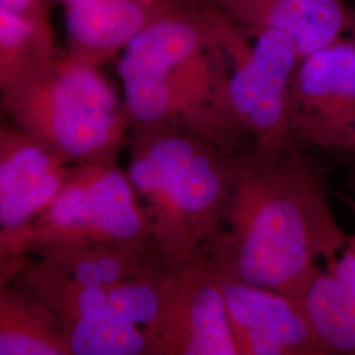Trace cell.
Returning <instances> with one entry per match:
<instances>
[{
  "instance_id": "obj_1",
  "label": "cell",
  "mask_w": 355,
  "mask_h": 355,
  "mask_svg": "<svg viewBox=\"0 0 355 355\" xmlns=\"http://www.w3.org/2000/svg\"><path fill=\"white\" fill-rule=\"evenodd\" d=\"M128 124L136 133L224 120L225 60L215 13L179 0L119 54Z\"/></svg>"
},
{
  "instance_id": "obj_2",
  "label": "cell",
  "mask_w": 355,
  "mask_h": 355,
  "mask_svg": "<svg viewBox=\"0 0 355 355\" xmlns=\"http://www.w3.org/2000/svg\"><path fill=\"white\" fill-rule=\"evenodd\" d=\"M7 119L69 165L114 162L129 128L99 67L57 51L1 94Z\"/></svg>"
},
{
  "instance_id": "obj_3",
  "label": "cell",
  "mask_w": 355,
  "mask_h": 355,
  "mask_svg": "<svg viewBox=\"0 0 355 355\" xmlns=\"http://www.w3.org/2000/svg\"><path fill=\"white\" fill-rule=\"evenodd\" d=\"M248 212L236 257L237 280L292 299H303L318 271L315 258H334L347 241L316 189L297 198L268 189Z\"/></svg>"
},
{
  "instance_id": "obj_4",
  "label": "cell",
  "mask_w": 355,
  "mask_h": 355,
  "mask_svg": "<svg viewBox=\"0 0 355 355\" xmlns=\"http://www.w3.org/2000/svg\"><path fill=\"white\" fill-rule=\"evenodd\" d=\"M146 216L114 162L71 166L62 190L29 233L32 255L99 246H144Z\"/></svg>"
},
{
  "instance_id": "obj_5",
  "label": "cell",
  "mask_w": 355,
  "mask_h": 355,
  "mask_svg": "<svg viewBox=\"0 0 355 355\" xmlns=\"http://www.w3.org/2000/svg\"><path fill=\"white\" fill-rule=\"evenodd\" d=\"M136 136L128 178L137 196L148 204L145 216L150 234L167 255L182 223L209 212L218 202L221 178L192 141L170 129Z\"/></svg>"
},
{
  "instance_id": "obj_6",
  "label": "cell",
  "mask_w": 355,
  "mask_h": 355,
  "mask_svg": "<svg viewBox=\"0 0 355 355\" xmlns=\"http://www.w3.org/2000/svg\"><path fill=\"white\" fill-rule=\"evenodd\" d=\"M225 57L224 119L262 136L290 127V89L300 62L291 40L277 31L250 32L217 13Z\"/></svg>"
},
{
  "instance_id": "obj_7",
  "label": "cell",
  "mask_w": 355,
  "mask_h": 355,
  "mask_svg": "<svg viewBox=\"0 0 355 355\" xmlns=\"http://www.w3.org/2000/svg\"><path fill=\"white\" fill-rule=\"evenodd\" d=\"M290 127L355 162V44L340 38L303 58L292 78Z\"/></svg>"
},
{
  "instance_id": "obj_8",
  "label": "cell",
  "mask_w": 355,
  "mask_h": 355,
  "mask_svg": "<svg viewBox=\"0 0 355 355\" xmlns=\"http://www.w3.org/2000/svg\"><path fill=\"white\" fill-rule=\"evenodd\" d=\"M71 165L12 123L0 130V228L29 233L62 190Z\"/></svg>"
},
{
  "instance_id": "obj_9",
  "label": "cell",
  "mask_w": 355,
  "mask_h": 355,
  "mask_svg": "<svg viewBox=\"0 0 355 355\" xmlns=\"http://www.w3.org/2000/svg\"><path fill=\"white\" fill-rule=\"evenodd\" d=\"M240 354L280 355L318 350L303 303L290 296L242 283L221 284Z\"/></svg>"
},
{
  "instance_id": "obj_10",
  "label": "cell",
  "mask_w": 355,
  "mask_h": 355,
  "mask_svg": "<svg viewBox=\"0 0 355 355\" xmlns=\"http://www.w3.org/2000/svg\"><path fill=\"white\" fill-rule=\"evenodd\" d=\"M250 32L277 31L290 38L300 61L350 31L353 10L345 0H199Z\"/></svg>"
},
{
  "instance_id": "obj_11",
  "label": "cell",
  "mask_w": 355,
  "mask_h": 355,
  "mask_svg": "<svg viewBox=\"0 0 355 355\" xmlns=\"http://www.w3.org/2000/svg\"><path fill=\"white\" fill-rule=\"evenodd\" d=\"M179 0H51L60 3L67 31V53L101 67Z\"/></svg>"
},
{
  "instance_id": "obj_12",
  "label": "cell",
  "mask_w": 355,
  "mask_h": 355,
  "mask_svg": "<svg viewBox=\"0 0 355 355\" xmlns=\"http://www.w3.org/2000/svg\"><path fill=\"white\" fill-rule=\"evenodd\" d=\"M302 303L322 350L355 354V254L343 252L327 272L316 271Z\"/></svg>"
},
{
  "instance_id": "obj_13",
  "label": "cell",
  "mask_w": 355,
  "mask_h": 355,
  "mask_svg": "<svg viewBox=\"0 0 355 355\" xmlns=\"http://www.w3.org/2000/svg\"><path fill=\"white\" fill-rule=\"evenodd\" d=\"M0 355H70L48 309L15 283L0 284Z\"/></svg>"
},
{
  "instance_id": "obj_14",
  "label": "cell",
  "mask_w": 355,
  "mask_h": 355,
  "mask_svg": "<svg viewBox=\"0 0 355 355\" xmlns=\"http://www.w3.org/2000/svg\"><path fill=\"white\" fill-rule=\"evenodd\" d=\"M183 315L186 318L182 322L184 327V331H182L183 341L178 346V349L182 350L180 353L189 355L240 354L221 286L209 283L196 288L191 297L190 304L187 302Z\"/></svg>"
},
{
  "instance_id": "obj_15",
  "label": "cell",
  "mask_w": 355,
  "mask_h": 355,
  "mask_svg": "<svg viewBox=\"0 0 355 355\" xmlns=\"http://www.w3.org/2000/svg\"><path fill=\"white\" fill-rule=\"evenodd\" d=\"M70 355L149 353L146 331L110 306L76 320L64 331Z\"/></svg>"
},
{
  "instance_id": "obj_16",
  "label": "cell",
  "mask_w": 355,
  "mask_h": 355,
  "mask_svg": "<svg viewBox=\"0 0 355 355\" xmlns=\"http://www.w3.org/2000/svg\"><path fill=\"white\" fill-rule=\"evenodd\" d=\"M57 51L51 32L0 1V96L17 78Z\"/></svg>"
},
{
  "instance_id": "obj_17",
  "label": "cell",
  "mask_w": 355,
  "mask_h": 355,
  "mask_svg": "<svg viewBox=\"0 0 355 355\" xmlns=\"http://www.w3.org/2000/svg\"><path fill=\"white\" fill-rule=\"evenodd\" d=\"M31 255L24 236L0 228V284L13 283L31 261Z\"/></svg>"
},
{
  "instance_id": "obj_18",
  "label": "cell",
  "mask_w": 355,
  "mask_h": 355,
  "mask_svg": "<svg viewBox=\"0 0 355 355\" xmlns=\"http://www.w3.org/2000/svg\"><path fill=\"white\" fill-rule=\"evenodd\" d=\"M8 8L15 12L24 16L41 26L42 29L51 32L53 28L51 23V0H0Z\"/></svg>"
},
{
  "instance_id": "obj_19",
  "label": "cell",
  "mask_w": 355,
  "mask_h": 355,
  "mask_svg": "<svg viewBox=\"0 0 355 355\" xmlns=\"http://www.w3.org/2000/svg\"><path fill=\"white\" fill-rule=\"evenodd\" d=\"M350 205H352V208H353V211L355 212V200L354 202H352ZM346 245H347V246H349V248H350V249H352V250L355 253V234L354 236H352V237H349V239H347Z\"/></svg>"
},
{
  "instance_id": "obj_20",
  "label": "cell",
  "mask_w": 355,
  "mask_h": 355,
  "mask_svg": "<svg viewBox=\"0 0 355 355\" xmlns=\"http://www.w3.org/2000/svg\"><path fill=\"white\" fill-rule=\"evenodd\" d=\"M6 121H7V116H6V112H4L3 103H1V96H0V130H1V128L4 125Z\"/></svg>"
},
{
  "instance_id": "obj_21",
  "label": "cell",
  "mask_w": 355,
  "mask_h": 355,
  "mask_svg": "<svg viewBox=\"0 0 355 355\" xmlns=\"http://www.w3.org/2000/svg\"><path fill=\"white\" fill-rule=\"evenodd\" d=\"M350 33H352V40H353V42L355 44V10H353V17H352V26H350V31H349Z\"/></svg>"
}]
</instances>
